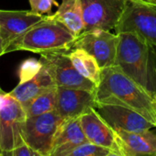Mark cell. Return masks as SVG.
<instances>
[{
	"instance_id": "8992f818",
	"label": "cell",
	"mask_w": 156,
	"mask_h": 156,
	"mask_svg": "<svg viewBox=\"0 0 156 156\" xmlns=\"http://www.w3.org/2000/svg\"><path fill=\"white\" fill-rule=\"evenodd\" d=\"M67 52L57 51L41 54L38 61L48 72L57 87L81 89L94 92L96 85L77 71Z\"/></svg>"
},
{
	"instance_id": "30bf717a",
	"label": "cell",
	"mask_w": 156,
	"mask_h": 156,
	"mask_svg": "<svg viewBox=\"0 0 156 156\" xmlns=\"http://www.w3.org/2000/svg\"><path fill=\"white\" fill-rule=\"evenodd\" d=\"M93 109L114 132L122 130L137 133L154 128L143 115L121 105L96 103Z\"/></svg>"
},
{
	"instance_id": "5bb4252c",
	"label": "cell",
	"mask_w": 156,
	"mask_h": 156,
	"mask_svg": "<svg viewBox=\"0 0 156 156\" xmlns=\"http://www.w3.org/2000/svg\"><path fill=\"white\" fill-rule=\"evenodd\" d=\"M120 156H156V133L151 130L130 133L115 131Z\"/></svg>"
},
{
	"instance_id": "7c38bea8",
	"label": "cell",
	"mask_w": 156,
	"mask_h": 156,
	"mask_svg": "<svg viewBox=\"0 0 156 156\" xmlns=\"http://www.w3.org/2000/svg\"><path fill=\"white\" fill-rule=\"evenodd\" d=\"M45 16L31 10H0V37L5 51L13 41Z\"/></svg>"
},
{
	"instance_id": "cb8c5ba5",
	"label": "cell",
	"mask_w": 156,
	"mask_h": 156,
	"mask_svg": "<svg viewBox=\"0 0 156 156\" xmlns=\"http://www.w3.org/2000/svg\"><path fill=\"white\" fill-rule=\"evenodd\" d=\"M134 2H139V3H144V4H151V5H156V0H131Z\"/></svg>"
},
{
	"instance_id": "ba28073f",
	"label": "cell",
	"mask_w": 156,
	"mask_h": 156,
	"mask_svg": "<svg viewBox=\"0 0 156 156\" xmlns=\"http://www.w3.org/2000/svg\"><path fill=\"white\" fill-rule=\"evenodd\" d=\"M26 119L23 106L9 95L7 102L0 109V156H5L15 147L25 143L22 128Z\"/></svg>"
},
{
	"instance_id": "2e32d148",
	"label": "cell",
	"mask_w": 156,
	"mask_h": 156,
	"mask_svg": "<svg viewBox=\"0 0 156 156\" xmlns=\"http://www.w3.org/2000/svg\"><path fill=\"white\" fill-rule=\"evenodd\" d=\"M54 86H56V84L46 69L41 66L39 70L34 76L26 80H21L19 84L8 94L25 107L39 93Z\"/></svg>"
},
{
	"instance_id": "d4e9b609",
	"label": "cell",
	"mask_w": 156,
	"mask_h": 156,
	"mask_svg": "<svg viewBox=\"0 0 156 156\" xmlns=\"http://www.w3.org/2000/svg\"><path fill=\"white\" fill-rule=\"evenodd\" d=\"M5 54V49H4V47H3V43H2V39H1V37H0V57L2 55Z\"/></svg>"
},
{
	"instance_id": "6da1fadb",
	"label": "cell",
	"mask_w": 156,
	"mask_h": 156,
	"mask_svg": "<svg viewBox=\"0 0 156 156\" xmlns=\"http://www.w3.org/2000/svg\"><path fill=\"white\" fill-rule=\"evenodd\" d=\"M94 94L96 103L129 108L143 115L156 128L154 97L117 67L101 69V80Z\"/></svg>"
},
{
	"instance_id": "7402d4cb",
	"label": "cell",
	"mask_w": 156,
	"mask_h": 156,
	"mask_svg": "<svg viewBox=\"0 0 156 156\" xmlns=\"http://www.w3.org/2000/svg\"><path fill=\"white\" fill-rule=\"evenodd\" d=\"M29 62H26L20 69V81L26 80L32 76H34L40 69L41 65L39 61H36L34 59L28 60Z\"/></svg>"
},
{
	"instance_id": "3957f363",
	"label": "cell",
	"mask_w": 156,
	"mask_h": 156,
	"mask_svg": "<svg viewBox=\"0 0 156 156\" xmlns=\"http://www.w3.org/2000/svg\"><path fill=\"white\" fill-rule=\"evenodd\" d=\"M76 38L77 37L52 16H46L43 20L13 41L5 49V54L16 50H27L40 55L69 51L72 48Z\"/></svg>"
},
{
	"instance_id": "7a4b0ae2",
	"label": "cell",
	"mask_w": 156,
	"mask_h": 156,
	"mask_svg": "<svg viewBox=\"0 0 156 156\" xmlns=\"http://www.w3.org/2000/svg\"><path fill=\"white\" fill-rule=\"evenodd\" d=\"M117 51L113 66L154 97L156 60L153 58L154 47L133 33H117Z\"/></svg>"
},
{
	"instance_id": "4316f807",
	"label": "cell",
	"mask_w": 156,
	"mask_h": 156,
	"mask_svg": "<svg viewBox=\"0 0 156 156\" xmlns=\"http://www.w3.org/2000/svg\"><path fill=\"white\" fill-rule=\"evenodd\" d=\"M155 101H156V99H155Z\"/></svg>"
},
{
	"instance_id": "44dd1931",
	"label": "cell",
	"mask_w": 156,
	"mask_h": 156,
	"mask_svg": "<svg viewBox=\"0 0 156 156\" xmlns=\"http://www.w3.org/2000/svg\"><path fill=\"white\" fill-rule=\"evenodd\" d=\"M31 7V11L40 15L50 13L53 5L58 6V4L55 0H28Z\"/></svg>"
},
{
	"instance_id": "9a60e30c",
	"label": "cell",
	"mask_w": 156,
	"mask_h": 156,
	"mask_svg": "<svg viewBox=\"0 0 156 156\" xmlns=\"http://www.w3.org/2000/svg\"><path fill=\"white\" fill-rule=\"evenodd\" d=\"M87 142L80 118L63 121L56 133L50 156H68L74 148Z\"/></svg>"
},
{
	"instance_id": "4fadbf2b",
	"label": "cell",
	"mask_w": 156,
	"mask_h": 156,
	"mask_svg": "<svg viewBox=\"0 0 156 156\" xmlns=\"http://www.w3.org/2000/svg\"><path fill=\"white\" fill-rule=\"evenodd\" d=\"M80 122L89 142L109 148L115 154V156H120L115 132L94 109L82 114L80 117Z\"/></svg>"
},
{
	"instance_id": "9c48e42d",
	"label": "cell",
	"mask_w": 156,
	"mask_h": 156,
	"mask_svg": "<svg viewBox=\"0 0 156 156\" xmlns=\"http://www.w3.org/2000/svg\"><path fill=\"white\" fill-rule=\"evenodd\" d=\"M118 36L108 30L94 29L85 31L77 37L72 48H82L92 55L101 69L114 64L117 51Z\"/></svg>"
},
{
	"instance_id": "603a6c76",
	"label": "cell",
	"mask_w": 156,
	"mask_h": 156,
	"mask_svg": "<svg viewBox=\"0 0 156 156\" xmlns=\"http://www.w3.org/2000/svg\"><path fill=\"white\" fill-rule=\"evenodd\" d=\"M5 156H41L37 151L32 149L26 143L15 147L13 150L8 152Z\"/></svg>"
},
{
	"instance_id": "ac0fdd59",
	"label": "cell",
	"mask_w": 156,
	"mask_h": 156,
	"mask_svg": "<svg viewBox=\"0 0 156 156\" xmlns=\"http://www.w3.org/2000/svg\"><path fill=\"white\" fill-rule=\"evenodd\" d=\"M67 54L77 71L97 86L101 80V69L96 58L82 48H71Z\"/></svg>"
},
{
	"instance_id": "277c9868",
	"label": "cell",
	"mask_w": 156,
	"mask_h": 156,
	"mask_svg": "<svg viewBox=\"0 0 156 156\" xmlns=\"http://www.w3.org/2000/svg\"><path fill=\"white\" fill-rule=\"evenodd\" d=\"M117 33L130 32L156 48V5L127 0L122 15L114 28Z\"/></svg>"
},
{
	"instance_id": "52a82bcc",
	"label": "cell",
	"mask_w": 156,
	"mask_h": 156,
	"mask_svg": "<svg viewBox=\"0 0 156 156\" xmlns=\"http://www.w3.org/2000/svg\"><path fill=\"white\" fill-rule=\"evenodd\" d=\"M84 31L114 29L127 0H80Z\"/></svg>"
},
{
	"instance_id": "5b68a950",
	"label": "cell",
	"mask_w": 156,
	"mask_h": 156,
	"mask_svg": "<svg viewBox=\"0 0 156 156\" xmlns=\"http://www.w3.org/2000/svg\"><path fill=\"white\" fill-rule=\"evenodd\" d=\"M62 122L56 111L27 117L22 128L23 140L41 156H50L56 133Z\"/></svg>"
},
{
	"instance_id": "e0dca14e",
	"label": "cell",
	"mask_w": 156,
	"mask_h": 156,
	"mask_svg": "<svg viewBox=\"0 0 156 156\" xmlns=\"http://www.w3.org/2000/svg\"><path fill=\"white\" fill-rule=\"evenodd\" d=\"M51 16L65 26L75 37L83 33L84 22L80 0H62L56 13Z\"/></svg>"
},
{
	"instance_id": "8fae6325",
	"label": "cell",
	"mask_w": 156,
	"mask_h": 156,
	"mask_svg": "<svg viewBox=\"0 0 156 156\" xmlns=\"http://www.w3.org/2000/svg\"><path fill=\"white\" fill-rule=\"evenodd\" d=\"M95 94L81 89L57 87L56 109L63 121L80 118L95 107Z\"/></svg>"
},
{
	"instance_id": "d6986e66",
	"label": "cell",
	"mask_w": 156,
	"mask_h": 156,
	"mask_svg": "<svg viewBox=\"0 0 156 156\" xmlns=\"http://www.w3.org/2000/svg\"><path fill=\"white\" fill-rule=\"evenodd\" d=\"M57 100V86L45 90L32 101H30L24 108L27 117H33L46 112L55 111Z\"/></svg>"
},
{
	"instance_id": "ffe728a7",
	"label": "cell",
	"mask_w": 156,
	"mask_h": 156,
	"mask_svg": "<svg viewBox=\"0 0 156 156\" xmlns=\"http://www.w3.org/2000/svg\"><path fill=\"white\" fill-rule=\"evenodd\" d=\"M68 156H115V154L109 148L87 142L74 148Z\"/></svg>"
},
{
	"instance_id": "484cf974",
	"label": "cell",
	"mask_w": 156,
	"mask_h": 156,
	"mask_svg": "<svg viewBox=\"0 0 156 156\" xmlns=\"http://www.w3.org/2000/svg\"><path fill=\"white\" fill-rule=\"evenodd\" d=\"M154 99H156V91H155V95H154Z\"/></svg>"
}]
</instances>
